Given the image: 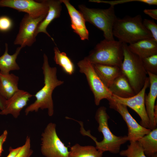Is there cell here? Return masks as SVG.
Wrapping results in <instances>:
<instances>
[{
  "label": "cell",
  "instance_id": "cell-4",
  "mask_svg": "<svg viewBox=\"0 0 157 157\" xmlns=\"http://www.w3.org/2000/svg\"><path fill=\"white\" fill-rule=\"evenodd\" d=\"M128 44L123 43L124 58L120 68L135 94L143 88L148 77L142 59L131 52Z\"/></svg>",
  "mask_w": 157,
  "mask_h": 157
},
{
  "label": "cell",
  "instance_id": "cell-35",
  "mask_svg": "<svg viewBox=\"0 0 157 157\" xmlns=\"http://www.w3.org/2000/svg\"><path fill=\"white\" fill-rule=\"evenodd\" d=\"M149 157H157V154H155L154 155L151 156Z\"/></svg>",
  "mask_w": 157,
  "mask_h": 157
},
{
  "label": "cell",
  "instance_id": "cell-18",
  "mask_svg": "<svg viewBox=\"0 0 157 157\" xmlns=\"http://www.w3.org/2000/svg\"><path fill=\"white\" fill-rule=\"evenodd\" d=\"M108 88L113 94L122 98L130 97L135 94L128 80L121 72Z\"/></svg>",
  "mask_w": 157,
  "mask_h": 157
},
{
  "label": "cell",
  "instance_id": "cell-20",
  "mask_svg": "<svg viewBox=\"0 0 157 157\" xmlns=\"http://www.w3.org/2000/svg\"><path fill=\"white\" fill-rule=\"evenodd\" d=\"M93 65L97 74L108 88L121 72L120 67L118 66L99 64Z\"/></svg>",
  "mask_w": 157,
  "mask_h": 157
},
{
  "label": "cell",
  "instance_id": "cell-26",
  "mask_svg": "<svg viewBox=\"0 0 157 157\" xmlns=\"http://www.w3.org/2000/svg\"><path fill=\"white\" fill-rule=\"evenodd\" d=\"M144 67L147 72L157 75V54L142 59Z\"/></svg>",
  "mask_w": 157,
  "mask_h": 157
},
{
  "label": "cell",
  "instance_id": "cell-34",
  "mask_svg": "<svg viewBox=\"0 0 157 157\" xmlns=\"http://www.w3.org/2000/svg\"><path fill=\"white\" fill-rule=\"evenodd\" d=\"M6 99L4 98L0 93V109L3 110L4 108Z\"/></svg>",
  "mask_w": 157,
  "mask_h": 157
},
{
  "label": "cell",
  "instance_id": "cell-10",
  "mask_svg": "<svg viewBox=\"0 0 157 157\" xmlns=\"http://www.w3.org/2000/svg\"><path fill=\"white\" fill-rule=\"evenodd\" d=\"M46 15L34 18L26 14L23 17L20 23L18 33L14 41L15 45H19L22 48L30 47L35 42V32L39 23Z\"/></svg>",
  "mask_w": 157,
  "mask_h": 157
},
{
  "label": "cell",
  "instance_id": "cell-36",
  "mask_svg": "<svg viewBox=\"0 0 157 157\" xmlns=\"http://www.w3.org/2000/svg\"></svg>",
  "mask_w": 157,
  "mask_h": 157
},
{
  "label": "cell",
  "instance_id": "cell-2",
  "mask_svg": "<svg viewBox=\"0 0 157 157\" xmlns=\"http://www.w3.org/2000/svg\"><path fill=\"white\" fill-rule=\"evenodd\" d=\"M106 108L101 106L97 110L95 115V119L99 124L98 130L102 133L103 139L98 142L95 137L90 134V131H86L83 127L81 128V133L83 135L88 136L95 142L96 148L103 153L108 151L113 154L119 153L121 146L128 141L127 135L117 136L111 132L108 124L110 117L108 114Z\"/></svg>",
  "mask_w": 157,
  "mask_h": 157
},
{
  "label": "cell",
  "instance_id": "cell-27",
  "mask_svg": "<svg viewBox=\"0 0 157 157\" xmlns=\"http://www.w3.org/2000/svg\"><path fill=\"white\" fill-rule=\"evenodd\" d=\"M33 152L31 149L30 137L27 136L24 144L15 157H30Z\"/></svg>",
  "mask_w": 157,
  "mask_h": 157
},
{
  "label": "cell",
  "instance_id": "cell-6",
  "mask_svg": "<svg viewBox=\"0 0 157 157\" xmlns=\"http://www.w3.org/2000/svg\"><path fill=\"white\" fill-rule=\"evenodd\" d=\"M78 8L86 22L92 24L103 32L105 39L115 40L113 29L117 17L115 14L114 6H110L108 8L101 9L90 8L80 5Z\"/></svg>",
  "mask_w": 157,
  "mask_h": 157
},
{
  "label": "cell",
  "instance_id": "cell-19",
  "mask_svg": "<svg viewBox=\"0 0 157 157\" xmlns=\"http://www.w3.org/2000/svg\"><path fill=\"white\" fill-rule=\"evenodd\" d=\"M19 77L13 74L0 72V93L6 99L11 97L19 90Z\"/></svg>",
  "mask_w": 157,
  "mask_h": 157
},
{
  "label": "cell",
  "instance_id": "cell-9",
  "mask_svg": "<svg viewBox=\"0 0 157 157\" xmlns=\"http://www.w3.org/2000/svg\"><path fill=\"white\" fill-rule=\"evenodd\" d=\"M149 86V79H147L143 88L134 96L128 98H122L114 94L108 100L124 104L135 111L141 119L140 124L147 129H150L149 120L146 111L144 98L147 89Z\"/></svg>",
  "mask_w": 157,
  "mask_h": 157
},
{
  "label": "cell",
  "instance_id": "cell-8",
  "mask_svg": "<svg viewBox=\"0 0 157 157\" xmlns=\"http://www.w3.org/2000/svg\"><path fill=\"white\" fill-rule=\"evenodd\" d=\"M80 72L84 74L94 97L97 106L104 99H109L113 94L104 83L96 72L93 65L85 57L77 63Z\"/></svg>",
  "mask_w": 157,
  "mask_h": 157
},
{
  "label": "cell",
  "instance_id": "cell-14",
  "mask_svg": "<svg viewBox=\"0 0 157 157\" xmlns=\"http://www.w3.org/2000/svg\"><path fill=\"white\" fill-rule=\"evenodd\" d=\"M66 7L70 17L71 27L81 40H88L89 33L85 25V20L79 11L77 10L68 0H60Z\"/></svg>",
  "mask_w": 157,
  "mask_h": 157
},
{
  "label": "cell",
  "instance_id": "cell-24",
  "mask_svg": "<svg viewBox=\"0 0 157 157\" xmlns=\"http://www.w3.org/2000/svg\"><path fill=\"white\" fill-rule=\"evenodd\" d=\"M54 60L67 74L71 75L75 71L74 65L71 59L64 52H61L57 47L54 48Z\"/></svg>",
  "mask_w": 157,
  "mask_h": 157
},
{
  "label": "cell",
  "instance_id": "cell-1",
  "mask_svg": "<svg viewBox=\"0 0 157 157\" xmlns=\"http://www.w3.org/2000/svg\"><path fill=\"white\" fill-rule=\"evenodd\" d=\"M43 62L42 67L44 76L43 87L33 95L36 98L35 101L27 106L25 110L27 115L29 113L37 112L39 109H47L49 116L54 113V106L52 94L54 89L64 83V81L59 80L57 76V68L50 66L48 57L43 55Z\"/></svg>",
  "mask_w": 157,
  "mask_h": 157
},
{
  "label": "cell",
  "instance_id": "cell-23",
  "mask_svg": "<svg viewBox=\"0 0 157 157\" xmlns=\"http://www.w3.org/2000/svg\"><path fill=\"white\" fill-rule=\"evenodd\" d=\"M103 153L92 146H81L76 144L71 147L69 157H102Z\"/></svg>",
  "mask_w": 157,
  "mask_h": 157
},
{
  "label": "cell",
  "instance_id": "cell-25",
  "mask_svg": "<svg viewBox=\"0 0 157 157\" xmlns=\"http://www.w3.org/2000/svg\"><path fill=\"white\" fill-rule=\"evenodd\" d=\"M130 142V144L128 145L127 149L119 151L121 156L126 157H147L138 141Z\"/></svg>",
  "mask_w": 157,
  "mask_h": 157
},
{
  "label": "cell",
  "instance_id": "cell-32",
  "mask_svg": "<svg viewBox=\"0 0 157 157\" xmlns=\"http://www.w3.org/2000/svg\"><path fill=\"white\" fill-rule=\"evenodd\" d=\"M7 135L8 132L6 130H5L0 136V157L1 156L2 152L3 151V145L6 140Z\"/></svg>",
  "mask_w": 157,
  "mask_h": 157
},
{
  "label": "cell",
  "instance_id": "cell-7",
  "mask_svg": "<svg viewBox=\"0 0 157 157\" xmlns=\"http://www.w3.org/2000/svg\"><path fill=\"white\" fill-rule=\"evenodd\" d=\"M41 151L45 157H69V151L56 131V124L49 123L41 134Z\"/></svg>",
  "mask_w": 157,
  "mask_h": 157
},
{
  "label": "cell",
  "instance_id": "cell-5",
  "mask_svg": "<svg viewBox=\"0 0 157 157\" xmlns=\"http://www.w3.org/2000/svg\"><path fill=\"white\" fill-rule=\"evenodd\" d=\"M85 58L93 64L120 67L124 58L123 43L119 41L104 39L98 43Z\"/></svg>",
  "mask_w": 157,
  "mask_h": 157
},
{
  "label": "cell",
  "instance_id": "cell-30",
  "mask_svg": "<svg viewBox=\"0 0 157 157\" xmlns=\"http://www.w3.org/2000/svg\"><path fill=\"white\" fill-rule=\"evenodd\" d=\"M13 23L9 17L3 16L0 17V31L6 32L10 30L12 27Z\"/></svg>",
  "mask_w": 157,
  "mask_h": 157
},
{
  "label": "cell",
  "instance_id": "cell-33",
  "mask_svg": "<svg viewBox=\"0 0 157 157\" xmlns=\"http://www.w3.org/2000/svg\"><path fill=\"white\" fill-rule=\"evenodd\" d=\"M22 146L16 148H13L10 147L9 148V154L6 157H15L21 149Z\"/></svg>",
  "mask_w": 157,
  "mask_h": 157
},
{
  "label": "cell",
  "instance_id": "cell-28",
  "mask_svg": "<svg viewBox=\"0 0 157 157\" xmlns=\"http://www.w3.org/2000/svg\"><path fill=\"white\" fill-rule=\"evenodd\" d=\"M142 23L145 28L151 34L153 38L157 42V25L153 20L147 19L143 20Z\"/></svg>",
  "mask_w": 157,
  "mask_h": 157
},
{
  "label": "cell",
  "instance_id": "cell-29",
  "mask_svg": "<svg viewBox=\"0 0 157 157\" xmlns=\"http://www.w3.org/2000/svg\"><path fill=\"white\" fill-rule=\"evenodd\" d=\"M89 1L98 3H104L108 4L110 6H114L115 5L122 4L125 3L137 1L149 5H151L152 3L151 0H119L114 1H105L101 0H90Z\"/></svg>",
  "mask_w": 157,
  "mask_h": 157
},
{
  "label": "cell",
  "instance_id": "cell-17",
  "mask_svg": "<svg viewBox=\"0 0 157 157\" xmlns=\"http://www.w3.org/2000/svg\"><path fill=\"white\" fill-rule=\"evenodd\" d=\"M128 46L131 52L141 59L157 54V42L153 38L142 39Z\"/></svg>",
  "mask_w": 157,
  "mask_h": 157
},
{
  "label": "cell",
  "instance_id": "cell-12",
  "mask_svg": "<svg viewBox=\"0 0 157 157\" xmlns=\"http://www.w3.org/2000/svg\"><path fill=\"white\" fill-rule=\"evenodd\" d=\"M108 101L110 108L117 112L125 122L128 128V141H138L151 131V130L144 127L136 122L129 113L126 106L111 100Z\"/></svg>",
  "mask_w": 157,
  "mask_h": 157
},
{
  "label": "cell",
  "instance_id": "cell-13",
  "mask_svg": "<svg viewBox=\"0 0 157 157\" xmlns=\"http://www.w3.org/2000/svg\"><path fill=\"white\" fill-rule=\"evenodd\" d=\"M33 95L28 92L19 89L9 99L6 100L4 109L0 111V115L11 114L15 118L19 115L21 110L27 104Z\"/></svg>",
  "mask_w": 157,
  "mask_h": 157
},
{
  "label": "cell",
  "instance_id": "cell-21",
  "mask_svg": "<svg viewBox=\"0 0 157 157\" xmlns=\"http://www.w3.org/2000/svg\"><path fill=\"white\" fill-rule=\"evenodd\" d=\"M5 51L4 53L0 57V72L5 74L9 73L13 70H17L20 67L16 62L18 56L22 48L20 46L18 47L12 55L8 53V45L5 43Z\"/></svg>",
  "mask_w": 157,
  "mask_h": 157
},
{
  "label": "cell",
  "instance_id": "cell-3",
  "mask_svg": "<svg viewBox=\"0 0 157 157\" xmlns=\"http://www.w3.org/2000/svg\"><path fill=\"white\" fill-rule=\"evenodd\" d=\"M141 15L117 18L113 27V34L122 43L133 44L140 40L152 38L144 27Z\"/></svg>",
  "mask_w": 157,
  "mask_h": 157
},
{
  "label": "cell",
  "instance_id": "cell-22",
  "mask_svg": "<svg viewBox=\"0 0 157 157\" xmlns=\"http://www.w3.org/2000/svg\"><path fill=\"white\" fill-rule=\"evenodd\" d=\"M138 141L147 157L157 154V128L151 130Z\"/></svg>",
  "mask_w": 157,
  "mask_h": 157
},
{
  "label": "cell",
  "instance_id": "cell-15",
  "mask_svg": "<svg viewBox=\"0 0 157 157\" xmlns=\"http://www.w3.org/2000/svg\"><path fill=\"white\" fill-rule=\"evenodd\" d=\"M149 81V91L145 94L144 101L147 113L149 118L150 129L156 128L154 117V108L157 97V75L147 72Z\"/></svg>",
  "mask_w": 157,
  "mask_h": 157
},
{
  "label": "cell",
  "instance_id": "cell-11",
  "mask_svg": "<svg viewBox=\"0 0 157 157\" xmlns=\"http://www.w3.org/2000/svg\"><path fill=\"white\" fill-rule=\"evenodd\" d=\"M0 7L10 8L26 13L34 18L47 15L49 9L46 0H1Z\"/></svg>",
  "mask_w": 157,
  "mask_h": 157
},
{
  "label": "cell",
  "instance_id": "cell-31",
  "mask_svg": "<svg viewBox=\"0 0 157 157\" xmlns=\"http://www.w3.org/2000/svg\"><path fill=\"white\" fill-rule=\"evenodd\" d=\"M144 13L152 19L157 20V9H144Z\"/></svg>",
  "mask_w": 157,
  "mask_h": 157
},
{
  "label": "cell",
  "instance_id": "cell-16",
  "mask_svg": "<svg viewBox=\"0 0 157 157\" xmlns=\"http://www.w3.org/2000/svg\"><path fill=\"white\" fill-rule=\"evenodd\" d=\"M48 6V13L44 19L39 23L35 32L36 36L40 33H43L54 41L52 38L47 31L48 25L54 19L60 17L62 10L61 3L60 0H46Z\"/></svg>",
  "mask_w": 157,
  "mask_h": 157
}]
</instances>
